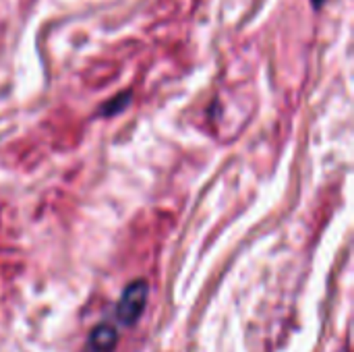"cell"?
<instances>
[{"instance_id":"1","label":"cell","mask_w":354,"mask_h":352,"mask_svg":"<svg viewBox=\"0 0 354 352\" xmlns=\"http://www.w3.org/2000/svg\"><path fill=\"white\" fill-rule=\"evenodd\" d=\"M147 293L149 288L143 280H135L122 290L116 305V317L124 326H133L143 315V309L147 305Z\"/></svg>"},{"instance_id":"2","label":"cell","mask_w":354,"mask_h":352,"mask_svg":"<svg viewBox=\"0 0 354 352\" xmlns=\"http://www.w3.org/2000/svg\"><path fill=\"white\" fill-rule=\"evenodd\" d=\"M116 344H118V332L108 324H100L89 332L85 352H114Z\"/></svg>"},{"instance_id":"3","label":"cell","mask_w":354,"mask_h":352,"mask_svg":"<svg viewBox=\"0 0 354 352\" xmlns=\"http://www.w3.org/2000/svg\"><path fill=\"white\" fill-rule=\"evenodd\" d=\"M129 100H131V93H124V95H118V98H114V100H110V102H106V106L100 110V114H106V116H112V114H116V112H120L127 104H129Z\"/></svg>"}]
</instances>
